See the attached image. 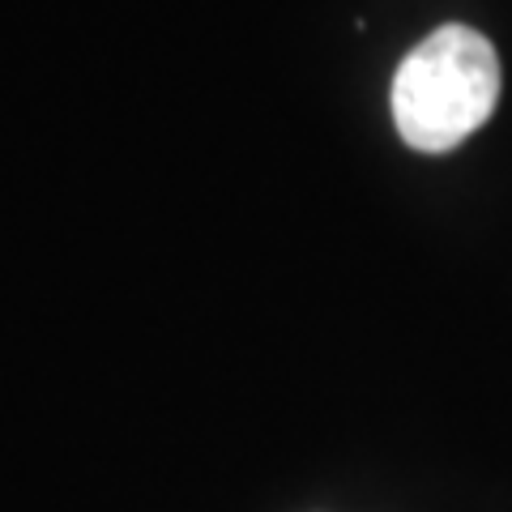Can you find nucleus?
<instances>
[{
    "label": "nucleus",
    "instance_id": "1",
    "mask_svg": "<svg viewBox=\"0 0 512 512\" xmlns=\"http://www.w3.org/2000/svg\"><path fill=\"white\" fill-rule=\"evenodd\" d=\"M500 56L474 26L448 22L393 73V124L419 154H448L491 120L500 103Z\"/></svg>",
    "mask_w": 512,
    "mask_h": 512
}]
</instances>
